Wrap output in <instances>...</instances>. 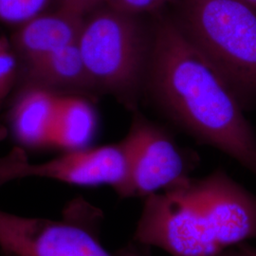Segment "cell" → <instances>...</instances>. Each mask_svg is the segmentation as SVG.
Instances as JSON below:
<instances>
[{
	"label": "cell",
	"instance_id": "cell-6",
	"mask_svg": "<svg viewBox=\"0 0 256 256\" xmlns=\"http://www.w3.org/2000/svg\"><path fill=\"white\" fill-rule=\"evenodd\" d=\"M122 158L114 144L64 151L42 162H32L22 148L0 156V188L14 180L39 178L77 186L92 187L119 182Z\"/></svg>",
	"mask_w": 256,
	"mask_h": 256
},
{
	"label": "cell",
	"instance_id": "cell-9",
	"mask_svg": "<svg viewBox=\"0 0 256 256\" xmlns=\"http://www.w3.org/2000/svg\"><path fill=\"white\" fill-rule=\"evenodd\" d=\"M84 19V16L58 8L16 28L10 44L18 60L19 74L52 54L78 42Z\"/></svg>",
	"mask_w": 256,
	"mask_h": 256
},
{
	"label": "cell",
	"instance_id": "cell-4",
	"mask_svg": "<svg viewBox=\"0 0 256 256\" xmlns=\"http://www.w3.org/2000/svg\"><path fill=\"white\" fill-rule=\"evenodd\" d=\"M151 43L133 14L108 6L84 16L79 46L94 90L132 106L146 82Z\"/></svg>",
	"mask_w": 256,
	"mask_h": 256
},
{
	"label": "cell",
	"instance_id": "cell-7",
	"mask_svg": "<svg viewBox=\"0 0 256 256\" xmlns=\"http://www.w3.org/2000/svg\"><path fill=\"white\" fill-rule=\"evenodd\" d=\"M130 172V198L164 191L188 176L180 148L164 129L136 116L122 140Z\"/></svg>",
	"mask_w": 256,
	"mask_h": 256
},
{
	"label": "cell",
	"instance_id": "cell-2",
	"mask_svg": "<svg viewBox=\"0 0 256 256\" xmlns=\"http://www.w3.org/2000/svg\"><path fill=\"white\" fill-rule=\"evenodd\" d=\"M144 200L134 242L170 256H216L256 238V196L223 170Z\"/></svg>",
	"mask_w": 256,
	"mask_h": 256
},
{
	"label": "cell",
	"instance_id": "cell-3",
	"mask_svg": "<svg viewBox=\"0 0 256 256\" xmlns=\"http://www.w3.org/2000/svg\"><path fill=\"white\" fill-rule=\"evenodd\" d=\"M184 34L244 104L256 101V10L242 0H185Z\"/></svg>",
	"mask_w": 256,
	"mask_h": 256
},
{
	"label": "cell",
	"instance_id": "cell-10",
	"mask_svg": "<svg viewBox=\"0 0 256 256\" xmlns=\"http://www.w3.org/2000/svg\"><path fill=\"white\" fill-rule=\"evenodd\" d=\"M52 0H0V22L19 27L46 12Z\"/></svg>",
	"mask_w": 256,
	"mask_h": 256
},
{
	"label": "cell",
	"instance_id": "cell-5",
	"mask_svg": "<svg viewBox=\"0 0 256 256\" xmlns=\"http://www.w3.org/2000/svg\"><path fill=\"white\" fill-rule=\"evenodd\" d=\"M102 212L82 198L58 220L18 216L0 209V250L14 256H113L100 238Z\"/></svg>",
	"mask_w": 256,
	"mask_h": 256
},
{
	"label": "cell",
	"instance_id": "cell-17",
	"mask_svg": "<svg viewBox=\"0 0 256 256\" xmlns=\"http://www.w3.org/2000/svg\"><path fill=\"white\" fill-rule=\"evenodd\" d=\"M0 256H14L12 254H10L9 252H3V250H0Z\"/></svg>",
	"mask_w": 256,
	"mask_h": 256
},
{
	"label": "cell",
	"instance_id": "cell-13",
	"mask_svg": "<svg viewBox=\"0 0 256 256\" xmlns=\"http://www.w3.org/2000/svg\"><path fill=\"white\" fill-rule=\"evenodd\" d=\"M168 0H106L108 6L129 14H137L160 8Z\"/></svg>",
	"mask_w": 256,
	"mask_h": 256
},
{
	"label": "cell",
	"instance_id": "cell-8",
	"mask_svg": "<svg viewBox=\"0 0 256 256\" xmlns=\"http://www.w3.org/2000/svg\"><path fill=\"white\" fill-rule=\"evenodd\" d=\"M66 93L26 86L10 111V126L24 146L61 148Z\"/></svg>",
	"mask_w": 256,
	"mask_h": 256
},
{
	"label": "cell",
	"instance_id": "cell-1",
	"mask_svg": "<svg viewBox=\"0 0 256 256\" xmlns=\"http://www.w3.org/2000/svg\"><path fill=\"white\" fill-rule=\"evenodd\" d=\"M146 80L176 122L256 176V134L243 104L178 23L156 28Z\"/></svg>",
	"mask_w": 256,
	"mask_h": 256
},
{
	"label": "cell",
	"instance_id": "cell-14",
	"mask_svg": "<svg viewBox=\"0 0 256 256\" xmlns=\"http://www.w3.org/2000/svg\"><path fill=\"white\" fill-rule=\"evenodd\" d=\"M58 3L60 9L86 16L102 3H106V0H58Z\"/></svg>",
	"mask_w": 256,
	"mask_h": 256
},
{
	"label": "cell",
	"instance_id": "cell-16",
	"mask_svg": "<svg viewBox=\"0 0 256 256\" xmlns=\"http://www.w3.org/2000/svg\"><path fill=\"white\" fill-rule=\"evenodd\" d=\"M243 2H245L248 6L252 7L254 9L256 10V0H242Z\"/></svg>",
	"mask_w": 256,
	"mask_h": 256
},
{
	"label": "cell",
	"instance_id": "cell-11",
	"mask_svg": "<svg viewBox=\"0 0 256 256\" xmlns=\"http://www.w3.org/2000/svg\"><path fill=\"white\" fill-rule=\"evenodd\" d=\"M18 77L16 54L12 44L0 36V104L8 96Z\"/></svg>",
	"mask_w": 256,
	"mask_h": 256
},
{
	"label": "cell",
	"instance_id": "cell-15",
	"mask_svg": "<svg viewBox=\"0 0 256 256\" xmlns=\"http://www.w3.org/2000/svg\"><path fill=\"white\" fill-rule=\"evenodd\" d=\"M7 134H8L7 128L3 124L0 122V142L5 140V138L7 137Z\"/></svg>",
	"mask_w": 256,
	"mask_h": 256
},
{
	"label": "cell",
	"instance_id": "cell-12",
	"mask_svg": "<svg viewBox=\"0 0 256 256\" xmlns=\"http://www.w3.org/2000/svg\"><path fill=\"white\" fill-rule=\"evenodd\" d=\"M118 256H152L149 248L142 246L136 242H131L118 252ZM216 256H256V248L248 243L230 248Z\"/></svg>",
	"mask_w": 256,
	"mask_h": 256
}]
</instances>
